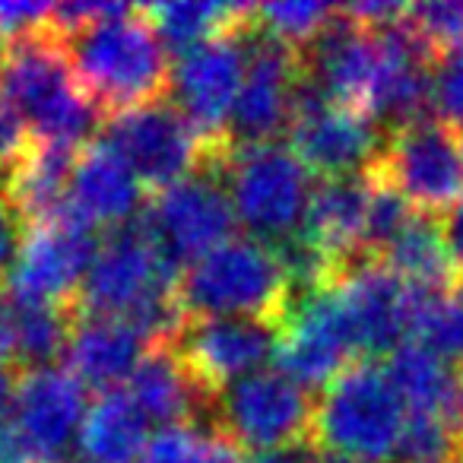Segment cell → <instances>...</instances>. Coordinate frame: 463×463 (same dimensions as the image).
I'll use <instances>...</instances> for the list:
<instances>
[{
    "instance_id": "cell-36",
    "label": "cell",
    "mask_w": 463,
    "mask_h": 463,
    "mask_svg": "<svg viewBox=\"0 0 463 463\" xmlns=\"http://www.w3.org/2000/svg\"><path fill=\"white\" fill-rule=\"evenodd\" d=\"M0 463H29L26 457H23L20 444L10 435V429H0Z\"/></svg>"
},
{
    "instance_id": "cell-27",
    "label": "cell",
    "mask_w": 463,
    "mask_h": 463,
    "mask_svg": "<svg viewBox=\"0 0 463 463\" xmlns=\"http://www.w3.org/2000/svg\"><path fill=\"white\" fill-rule=\"evenodd\" d=\"M336 14L340 10L321 4V0H279V4L254 7V23L267 35L286 42L296 52H305L336 20Z\"/></svg>"
},
{
    "instance_id": "cell-16",
    "label": "cell",
    "mask_w": 463,
    "mask_h": 463,
    "mask_svg": "<svg viewBox=\"0 0 463 463\" xmlns=\"http://www.w3.org/2000/svg\"><path fill=\"white\" fill-rule=\"evenodd\" d=\"M279 327L254 317H191L168 340L187 372L216 397L235 381L264 372L277 359Z\"/></svg>"
},
{
    "instance_id": "cell-21",
    "label": "cell",
    "mask_w": 463,
    "mask_h": 463,
    "mask_svg": "<svg viewBox=\"0 0 463 463\" xmlns=\"http://www.w3.org/2000/svg\"><path fill=\"white\" fill-rule=\"evenodd\" d=\"M368 210H372V175L324 178L311 194L302 232L346 270L353 260H362Z\"/></svg>"
},
{
    "instance_id": "cell-26",
    "label": "cell",
    "mask_w": 463,
    "mask_h": 463,
    "mask_svg": "<svg viewBox=\"0 0 463 463\" xmlns=\"http://www.w3.org/2000/svg\"><path fill=\"white\" fill-rule=\"evenodd\" d=\"M137 463H251L248 450L213 425H165L143 448Z\"/></svg>"
},
{
    "instance_id": "cell-24",
    "label": "cell",
    "mask_w": 463,
    "mask_h": 463,
    "mask_svg": "<svg viewBox=\"0 0 463 463\" xmlns=\"http://www.w3.org/2000/svg\"><path fill=\"white\" fill-rule=\"evenodd\" d=\"M146 425L128 391L99 393L77 438L80 463H137L149 441Z\"/></svg>"
},
{
    "instance_id": "cell-29",
    "label": "cell",
    "mask_w": 463,
    "mask_h": 463,
    "mask_svg": "<svg viewBox=\"0 0 463 463\" xmlns=\"http://www.w3.org/2000/svg\"><path fill=\"white\" fill-rule=\"evenodd\" d=\"M416 336L431 353L463 368V279L450 296L435 298L425 308Z\"/></svg>"
},
{
    "instance_id": "cell-20",
    "label": "cell",
    "mask_w": 463,
    "mask_h": 463,
    "mask_svg": "<svg viewBox=\"0 0 463 463\" xmlns=\"http://www.w3.org/2000/svg\"><path fill=\"white\" fill-rule=\"evenodd\" d=\"M128 393L146 422L162 425H210L213 400H216L200 387V381L187 372L168 343L149 346V353L128 378Z\"/></svg>"
},
{
    "instance_id": "cell-32",
    "label": "cell",
    "mask_w": 463,
    "mask_h": 463,
    "mask_svg": "<svg viewBox=\"0 0 463 463\" xmlns=\"http://www.w3.org/2000/svg\"><path fill=\"white\" fill-rule=\"evenodd\" d=\"M23 222L16 219L14 206L7 200V191H4V181H0V286L7 279L10 267L16 260V251L23 245Z\"/></svg>"
},
{
    "instance_id": "cell-18",
    "label": "cell",
    "mask_w": 463,
    "mask_h": 463,
    "mask_svg": "<svg viewBox=\"0 0 463 463\" xmlns=\"http://www.w3.org/2000/svg\"><path fill=\"white\" fill-rule=\"evenodd\" d=\"M140 200V178L130 172L128 162L102 137H96V140L80 149L71 181V213H77L92 229L96 225H109L111 232L134 222Z\"/></svg>"
},
{
    "instance_id": "cell-35",
    "label": "cell",
    "mask_w": 463,
    "mask_h": 463,
    "mask_svg": "<svg viewBox=\"0 0 463 463\" xmlns=\"http://www.w3.org/2000/svg\"><path fill=\"white\" fill-rule=\"evenodd\" d=\"M444 235H448L450 258H454L457 270L463 273V200L448 213V219H444Z\"/></svg>"
},
{
    "instance_id": "cell-33",
    "label": "cell",
    "mask_w": 463,
    "mask_h": 463,
    "mask_svg": "<svg viewBox=\"0 0 463 463\" xmlns=\"http://www.w3.org/2000/svg\"><path fill=\"white\" fill-rule=\"evenodd\" d=\"M251 463H340L321 450L315 441H298V444H289V448H277V450H264L258 454Z\"/></svg>"
},
{
    "instance_id": "cell-19",
    "label": "cell",
    "mask_w": 463,
    "mask_h": 463,
    "mask_svg": "<svg viewBox=\"0 0 463 463\" xmlns=\"http://www.w3.org/2000/svg\"><path fill=\"white\" fill-rule=\"evenodd\" d=\"M77 156L80 149L73 146L33 140L26 153L0 175L7 200L23 229L54 222V219L71 213V181Z\"/></svg>"
},
{
    "instance_id": "cell-7",
    "label": "cell",
    "mask_w": 463,
    "mask_h": 463,
    "mask_svg": "<svg viewBox=\"0 0 463 463\" xmlns=\"http://www.w3.org/2000/svg\"><path fill=\"white\" fill-rule=\"evenodd\" d=\"M317 400L279 368H264L216 393L210 425L245 450H277L311 441Z\"/></svg>"
},
{
    "instance_id": "cell-12",
    "label": "cell",
    "mask_w": 463,
    "mask_h": 463,
    "mask_svg": "<svg viewBox=\"0 0 463 463\" xmlns=\"http://www.w3.org/2000/svg\"><path fill=\"white\" fill-rule=\"evenodd\" d=\"M292 149L317 178L368 175L384 146V130L349 105L321 96L315 86H298L296 118H292Z\"/></svg>"
},
{
    "instance_id": "cell-3",
    "label": "cell",
    "mask_w": 463,
    "mask_h": 463,
    "mask_svg": "<svg viewBox=\"0 0 463 463\" xmlns=\"http://www.w3.org/2000/svg\"><path fill=\"white\" fill-rule=\"evenodd\" d=\"M175 302L184 321L254 317L279 327L292 305V286L277 251L267 241L241 235L187 264L175 283Z\"/></svg>"
},
{
    "instance_id": "cell-14",
    "label": "cell",
    "mask_w": 463,
    "mask_h": 463,
    "mask_svg": "<svg viewBox=\"0 0 463 463\" xmlns=\"http://www.w3.org/2000/svg\"><path fill=\"white\" fill-rule=\"evenodd\" d=\"M96 251V232L77 213L33 225L23 232V245L4 289L26 302L73 305Z\"/></svg>"
},
{
    "instance_id": "cell-31",
    "label": "cell",
    "mask_w": 463,
    "mask_h": 463,
    "mask_svg": "<svg viewBox=\"0 0 463 463\" xmlns=\"http://www.w3.org/2000/svg\"><path fill=\"white\" fill-rule=\"evenodd\" d=\"M33 143V134L23 124V118L16 115V109L0 96V175L7 172Z\"/></svg>"
},
{
    "instance_id": "cell-15",
    "label": "cell",
    "mask_w": 463,
    "mask_h": 463,
    "mask_svg": "<svg viewBox=\"0 0 463 463\" xmlns=\"http://www.w3.org/2000/svg\"><path fill=\"white\" fill-rule=\"evenodd\" d=\"M245 29L191 48V52L178 54V61L172 64L168 102L191 121V128L210 143V149L225 146V124H229L241 86H245Z\"/></svg>"
},
{
    "instance_id": "cell-23",
    "label": "cell",
    "mask_w": 463,
    "mask_h": 463,
    "mask_svg": "<svg viewBox=\"0 0 463 463\" xmlns=\"http://www.w3.org/2000/svg\"><path fill=\"white\" fill-rule=\"evenodd\" d=\"M387 267L397 277H403L410 286L422 292H435V296H448L460 286V270H457L454 258H450L448 235H444V222L435 216L416 213L403 232L391 241L384 254H381Z\"/></svg>"
},
{
    "instance_id": "cell-6",
    "label": "cell",
    "mask_w": 463,
    "mask_h": 463,
    "mask_svg": "<svg viewBox=\"0 0 463 463\" xmlns=\"http://www.w3.org/2000/svg\"><path fill=\"white\" fill-rule=\"evenodd\" d=\"M372 175L403 194L416 213L444 219L463 200V134L431 115L384 130Z\"/></svg>"
},
{
    "instance_id": "cell-38",
    "label": "cell",
    "mask_w": 463,
    "mask_h": 463,
    "mask_svg": "<svg viewBox=\"0 0 463 463\" xmlns=\"http://www.w3.org/2000/svg\"><path fill=\"white\" fill-rule=\"evenodd\" d=\"M52 463H77V460H67V457H61V460H52Z\"/></svg>"
},
{
    "instance_id": "cell-17",
    "label": "cell",
    "mask_w": 463,
    "mask_h": 463,
    "mask_svg": "<svg viewBox=\"0 0 463 463\" xmlns=\"http://www.w3.org/2000/svg\"><path fill=\"white\" fill-rule=\"evenodd\" d=\"M86 384L71 368L48 365L23 372L10 435L29 463L61 460L86 422Z\"/></svg>"
},
{
    "instance_id": "cell-2",
    "label": "cell",
    "mask_w": 463,
    "mask_h": 463,
    "mask_svg": "<svg viewBox=\"0 0 463 463\" xmlns=\"http://www.w3.org/2000/svg\"><path fill=\"white\" fill-rule=\"evenodd\" d=\"M0 96L29 128L33 140L83 149L92 143L102 111L80 86L64 48L45 29L20 35L0 58Z\"/></svg>"
},
{
    "instance_id": "cell-1",
    "label": "cell",
    "mask_w": 463,
    "mask_h": 463,
    "mask_svg": "<svg viewBox=\"0 0 463 463\" xmlns=\"http://www.w3.org/2000/svg\"><path fill=\"white\" fill-rule=\"evenodd\" d=\"M61 48L102 118L168 96L172 61L143 10L124 7L90 23L61 39Z\"/></svg>"
},
{
    "instance_id": "cell-22",
    "label": "cell",
    "mask_w": 463,
    "mask_h": 463,
    "mask_svg": "<svg viewBox=\"0 0 463 463\" xmlns=\"http://www.w3.org/2000/svg\"><path fill=\"white\" fill-rule=\"evenodd\" d=\"M149 346L153 343L146 340V334L128 317L80 315L67 346V359H71V372L86 387H99L105 393L115 391L118 381L134 374Z\"/></svg>"
},
{
    "instance_id": "cell-5",
    "label": "cell",
    "mask_w": 463,
    "mask_h": 463,
    "mask_svg": "<svg viewBox=\"0 0 463 463\" xmlns=\"http://www.w3.org/2000/svg\"><path fill=\"white\" fill-rule=\"evenodd\" d=\"M206 168L219 172L251 239L279 245L302 232L315 184L292 146H222Z\"/></svg>"
},
{
    "instance_id": "cell-34",
    "label": "cell",
    "mask_w": 463,
    "mask_h": 463,
    "mask_svg": "<svg viewBox=\"0 0 463 463\" xmlns=\"http://www.w3.org/2000/svg\"><path fill=\"white\" fill-rule=\"evenodd\" d=\"M20 381H23L20 368L4 365V362H0V429H10V416H14Z\"/></svg>"
},
{
    "instance_id": "cell-4",
    "label": "cell",
    "mask_w": 463,
    "mask_h": 463,
    "mask_svg": "<svg viewBox=\"0 0 463 463\" xmlns=\"http://www.w3.org/2000/svg\"><path fill=\"white\" fill-rule=\"evenodd\" d=\"M406 416L384 365L355 362L317 397L311 441L340 463H393Z\"/></svg>"
},
{
    "instance_id": "cell-37",
    "label": "cell",
    "mask_w": 463,
    "mask_h": 463,
    "mask_svg": "<svg viewBox=\"0 0 463 463\" xmlns=\"http://www.w3.org/2000/svg\"><path fill=\"white\" fill-rule=\"evenodd\" d=\"M7 45H10V39H7V33H4V26H0V58H4V52H7Z\"/></svg>"
},
{
    "instance_id": "cell-10",
    "label": "cell",
    "mask_w": 463,
    "mask_h": 463,
    "mask_svg": "<svg viewBox=\"0 0 463 463\" xmlns=\"http://www.w3.org/2000/svg\"><path fill=\"white\" fill-rule=\"evenodd\" d=\"M143 222L162 254L184 270L187 264L235 239L232 229L239 225V216L219 172L200 168L178 184L156 191Z\"/></svg>"
},
{
    "instance_id": "cell-13",
    "label": "cell",
    "mask_w": 463,
    "mask_h": 463,
    "mask_svg": "<svg viewBox=\"0 0 463 463\" xmlns=\"http://www.w3.org/2000/svg\"><path fill=\"white\" fill-rule=\"evenodd\" d=\"M355 362H365L336 286L289 305L279 324L277 365L302 387H327Z\"/></svg>"
},
{
    "instance_id": "cell-25",
    "label": "cell",
    "mask_w": 463,
    "mask_h": 463,
    "mask_svg": "<svg viewBox=\"0 0 463 463\" xmlns=\"http://www.w3.org/2000/svg\"><path fill=\"white\" fill-rule=\"evenodd\" d=\"M140 10L162 45L181 54L241 33L254 16V4H216V0H165Z\"/></svg>"
},
{
    "instance_id": "cell-28",
    "label": "cell",
    "mask_w": 463,
    "mask_h": 463,
    "mask_svg": "<svg viewBox=\"0 0 463 463\" xmlns=\"http://www.w3.org/2000/svg\"><path fill=\"white\" fill-rule=\"evenodd\" d=\"M403 26L431 61L463 48V0H425L406 4Z\"/></svg>"
},
{
    "instance_id": "cell-9",
    "label": "cell",
    "mask_w": 463,
    "mask_h": 463,
    "mask_svg": "<svg viewBox=\"0 0 463 463\" xmlns=\"http://www.w3.org/2000/svg\"><path fill=\"white\" fill-rule=\"evenodd\" d=\"M245 45L248 73L225 124V146L277 143V137L292 128L298 86L305 77L302 52L267 35L254 16L245 29Z\"/></svg>"
},
{
    "instance_id": "cell-11",
    "label": "cell",
    "mask_w": 463,
    "mask_h": 463,
    "mask_svg": "<svg viewBox=\"0 0 463 463\" xmlns=\"http://www.w3.org/2000/svg\"><path fill=\"white\" fill-rule=\"evenodd\" d=\"M336 292L343 298V308L353 324L355 343L365 362L374 355H391L410 336H416L419 321L425 308L435 298V292H422L410 286L403 277L391 270L384 260H353L336 279ZM450 296V292H448Z\"/></svg>"
},
{
    "instance_id": "cell-30",
    "label": "cell",
    "mask_w": 463,
    "mask_h": 463,
    "mask_svg": "<svg viewBox=\"0 0 463 463\" xmlns=\"http://www.w3.org/2000/svg\"><path fill=\"white\" fill-rule=\"evenodd\" d=\"M431 105H435L441 121L454 124L457 130L463 128V48L435 61V71H431Z\"/></svg>"
},
{
    "instance_id": "cell-8",
    "label": "cell",
    "mask_w": 463,
    "mask_h": 463,
    "mask_svg": "<svg viewBox=\"0 0 463 463\" xmlns=\"http://www.w3.org/2000/svg\"><path fill=\"white\" fill-rule=\"evenodd\" d=\"M102 140L128 162L140 184L153 191L178 184L206 168L210 159V143L168 102V96L105 118Z\"/></svg>"
}]
</instances>
